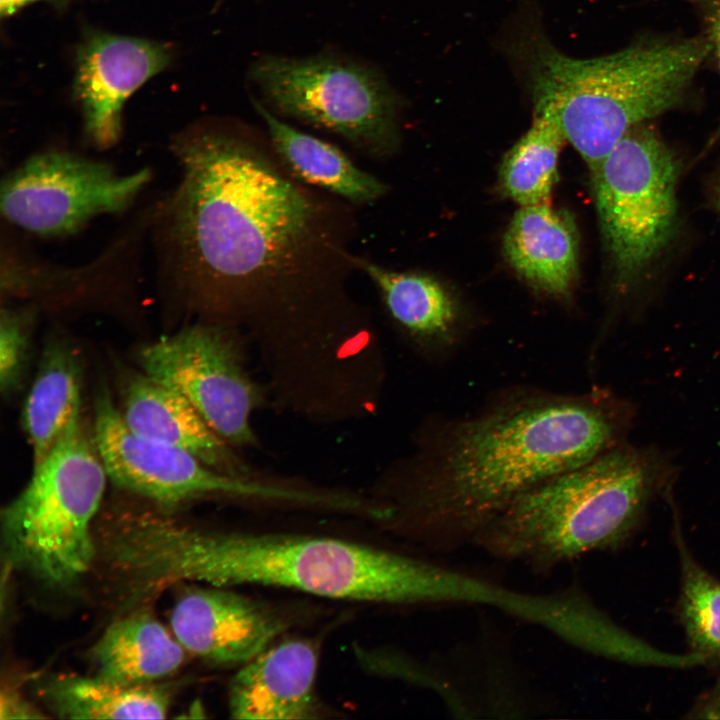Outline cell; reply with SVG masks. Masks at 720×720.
<instances>
[{
  "label": "cell",
  "mask_w": 720,
  "mask_h": 720,
  "mask_svg": "<svg viewBox=\"0 0 720 720\" xmlns=\"http://www.w3.org/2000/svg\"><path fill=\"white\" fill-rule=\"evenodd\" d=\"M174 152L182 175L171 232L192 280L244 292L298 272L315 243L317 210L297 186L226 131L194 130Z\"/></svg>",
  "instance_id": "obj_3"
},
{
  "label": "cell",
  "mask_w": 720,
  "mask_h": 720,
  "mask_svg": "<svg viewBox=\"0 0 720 720\" xmlns=\"http://www.w3.org/2000/svg\"><path fill=\"white\" fill-rule=\"evenodd\" d=\"M686 4L699 23V34L709 49L708 64H712L720 77V0H677ZM720 142V119L707 140L700 158Z\"/></svg>",
  "instance_id": "obj_27"
},
{
  "label": "cell",
  "mask_w": 720,
  "mask_h": 720,
  "mask_svg": "<svg viewBox=\"0 0 720 720\" xmlns=\"http://www.w3.org/2000/svg\"><path fill=\"white\" fill-rule=\"evenodd\" d=\"M81 370L79 355L66 340L46 344L21 413L33 468L81 418Z\"/></svg>",
  "instance_id": "obj_21"
},
{
  "label": "cell",
  "mask_w": 720,
  "mask_h": 720,
  "mask_svg": "<svg viewBox=\"0 0 720 720\" xmlns=\"http://www.w3.org/2000/svg\"><path fill=\"white\" fill-rule=\"evenodd\" d=\"M138 362L143 373L190 402L227 444L252 440L258 394L224 330L201 324L182 328L145 344Z\"/></svg>",
  "instance_id": "obj_11"
},
{
  "label": "cell",
  "mask_w": 720,
  "mask_h": 720,
  "mask_svg": "<svg viewBox=\"0 0 720 720\" xmlns=\"http://www.w3.org/2000/svg\"><path fill=\"white\" fill-rule=\"evenodd\" d=\"M42 696L65 719H163L172 701L167 685H127L98 675H58L45 682Z\"/></svg>",
  "instance_id": "obj_23"
},
{
  "label": "cell",
  "mask_w": 720,
  "mask_h": 720,
  "mask_svg": "<svg viewBox=\"0 0 720 720\" xmlns=\"http://www.w3.org/2000/svg\"><path fill=\"white\" fill-rule=\"evenodd\" d=\"M709 198L714 210L720 215V168L712 177L709 187Z\"/></svg>",
  "instance_id": "obj_30"
},
{
  "label": "cell",
  "mask_w": 720,
  "mask_h": 720,
  "mask_svg": "<svg viewBox=\"0 0 720 720\" xmlns=\"http://www.w3.org/2000/svg\"><path fill=\"white\" fill-rule=\"evenodd\" d=\"M681 590L679 616L691 653L720 666V580L701 566L676 528Z\"/></svg>",
  "instance_id": "obj_25"
},
{
  "label": "cell",
  "mask_w": 720,
  "mask_h": 720,
  "mask_svg": "<svg viewBox=\"0 0 720 720\" xmlns=\"http://www.w3.org/2000/svg\"><path fill=\"white\" fill-rule=\"evenodd\" d=\"M127 425L136 433L186 451L208 466L236 475L227 443L183 396L145 373L123 388Z\"/></svg>",
  "instance_id": "obj_19"
},
{
  "label": "cell",
  "mask_w": 720,
  "mask_h": 720,
  "mask_svg": "<svg viewBox=\"0 0 720 720\" xmlns=\"http://www.w3.org/2000/svg\"><path fill=\"white\" fill-rule=\"evenodd\" d=\"M33 313L6 307L0 318V390L10 398L22 387L31 347Z\"/></svg>",
  "instance_id": "obj_26"
},
{
  "label": "cell",
  "mask_w": 720,
  "mask_h": 720,
  "mask_svg": "<svg viewBox=\"0 0 720 720\" xmlns=\"http://www.w3.org/2000/svg\"><path fill=\"white\" fill-rule=\"evenodd\" d=\"M681 161L656 127L630 129L591 172L614 289L633 292L678 233Z\"/></svg>",
  "instance_id": "obj_7"
},
{
  "label": "cell",
  "mask_w": 720,
  "mask_h": 720,
  "mask_svg": "<svg viewBox=\"0 0 720 720\" xmlns=\"http://www.w3.org/2000/svg\"><path fill=\"white\" fill-rule=\"evenodd\" d=\"M319 653L308 639L275 642L239 666L228 690L231 718L299 720L319 717Z\"/></svg>",
  "instance_id": "obj_16"
},
{
  "label": "cell",
  "mask_w": 720,
  "mask_h": 720,
  "mask_svg": "<svg viewBox=\"0 0 720 720\" xmlns=\"http://www.w3.org/2000/svg\"><path fill=\"white\" fill-rule=\"evenodd\" d=\"M534 114L552 122L594 170L634 126L686 108L709 49L702 36L642 32L617 51L574 58L533 21L507 47Z\"/></svg>",
  "instance_id": "obj_4"
},
{
  "label": "cell",
  "mask_w": 720,
  "mask_h": 720,
  "mask_svg": "<svg viewBox=\"0 0 720 720\" xmlns=\"http://www.w3.org/2000/svg\"><path fill=\"white\" fill-rule=\"evenodd\" d=\"M93 436L108 478L119 488L166 510L211 496L308 506L320 501L318 492L224 473L186 451L136 433L105 387L95 400Z\"/></svg>",
  "instance_id": "obj_9"
},
{
  "label": "cell",
  "mask_w": 720,
  "mask_h": 720,
  "mask_svg": "<svg viewBox=\"0 0 720 720\" xmlns=\"http://www.w3.org/2000/svg\"><path fill=\"white\" fill-rule=\"evenodd\" d=\"M143 574L158 592L182 583L264 586L389 605H476L483 581L405 552L330 536L207 530L170 514L148 528Z\"/></svg>",
  "instance_id": "obj_2"
},
{
  "label": "cell",
  "mask_w": 720,
  "mask_h": 720,
  "mask_svg": "<svg viewBox=\"0 0 720 720\" xmlns=\"http://www.w3.org/2000/svg\"><path fill=\"white\" fill-rule=\"evenodd\" d=\"M252 103L275 151L302 181L359 204L373 202L386 192L384 183L357 167L338 147L281 121L258 99Z\"/></svg>",
  "instance_id": "obj_22"
},
{
  "label": "cell",
  "mask_w": 720,
  "mask_h": 720,
  "mask_svg": "<svg viewBox=\"0 0 720 720\" xmlns=\"http://www.w3.org/2000/svg\"><path fill=\"white\" fill-rule=\"evenodd\" d=\"M37 0H0L2 16H10L23 6Z\"/></svg>",
  "instance_id": "obj_31"
},
{
  "label": "cell",
  "mask_w": 720,
  "mask_h": 720,
  "mask_svg": "<svg viewBox=\"0 0 720 720\" xmlns=\"http://www.w3.org/2000/svg\"><path fill=\"white\" fill-rule=\"evenodd\" d=\"M1 718H39L42 717L21 696L7 690L1 696Z\"/></svg>",
  "instance_id": "obj_28"
},
{
  "label": "cell",
  "mask_w": 720,
  "mask_h": 720,
  "mask_svg": "<svg viewBox=\"0 0 720 720\" xmlns=\"http://www.w3.org/2000/svg\"><path fill=\"white\" fill-rule=\"evenodd\" d=\"M149 178L146 169L121 175L103 162L71 153H40L3 180L1 212L33 234L65 236L96 216L125 209Z\"/></svg>",
  "instance_id": "obj_10"
},
{
  "label": "cell",
  "mask_w": 720,
  "mask_h": 720,
  "mask_svg": "<svg viewBox=\"0 0 720 720\" xmlns=\"http://www.w3.org/2000/svg\"><path fill=\"white\" fill-rule=\"evenodd\" d=\"M510 616L539 626L575 648L616 661L670 668L703 663L691 652L667 653L635 637L575 585L553 592L519 590Z\"/></svg>",
  "instance_id": "obj_15"
},
{
  "label": "cell",
  "mask_w": 720,
  "mask_h": 720,
  "mask_svg": "<svg viewBox=\"0 0 720 720\" xmlns=\"http://www.w3.org/2000/svg\"><path fill=\"white\" fill-rule=\"evenodd\" d=\"M188 652L146 606L117 617L90 651L98 676L127 685L157 683L176 672Z\"/></svg>",
  "instance_id": "obj_20"
},
{
  "label": "cell",
  "mask_w": 720,
  "mask_h": 720,
  "mask_svg": "<svg viewBox=\"0 0 720 720\" xmlns=\"http://www.w3.org/2000/svg\"><path fill=\"white\" fill-rule=\"evenodd\" d=\"M378 288L384 305L416 348L436 362H446L466 345L469 330L458 299L441 282L415 272L389 270L352 258Z\"/></svg>",
  "instance_id": "obj_17"
},
{
  "label": "cell",
  "mask_w": 720,
  "mask_h": 720,
  "mask_svg": "<svg viewBox=\"0 0 720 720\" xmlns=\"http://www.w3.org/2000/svg\"><path fill=\"white\" fill-rule=\"evenodd\" d=\"M693 712L697 718L720 719V679Z\"/></svg>",
  "instance_id": "obj_29"
},
{
  "label": "cell",
  "mask_w": 720,
  "mask_h": 720,
  "mask_svg": "<svg viewBox=\"0 0 720 720\" xmlns=\"http://www.w3.org/2000/svg\"><path fill=\"white\" fill-rule=\"evenodd\" d=\"M248 78L279 115L337 134L372 156L398 145L401 100L374 66L328 53L264 54L251 63Z\"/></svg>",
  "instance_id": "obj_8"
},
{
  "label": "cell",
  "mask_w": 720,
  "mask_h": 720,
  "mask_svg": "<svg viewBox=\"0 0 720 720\" xmlns=\"http://www.w3.org/2000/svg\"><path fill=\"white\" fill-rule=\"evenodd\" d=\"M170 49L159 42L99 31L86 33L76 53L74 93L85 131L100 148L121 134L122 107L149 78L167 67Z\"/></svg>",
  "instance_id": "obj_14"
},
{
  "label": "cell",
  "mask_w": 720,
  "mask_h": 720,
  "mask_svg": "<svg viewBox=\"0 0 720 720\" xmlns=\"http://www.w3.org/2000/svg\"><path fill=\"white\" fill-rule=\"evenodd\" d=\"M668 475L657 452L622 443L521 494L474 546L540 575L586 554L614 550L632 535Z\"/></svg>",
  "instance_id": "obj_5"
},
{
  "label": "cell",
  "mask_w": 720,
  "mask_h": 720,
  "mask_svg": "<svg viewBox=\"0 0 720 720\" xmlns=\"http://www.w3.org/2000/svg\"><path fill=\"white\" fill-rule=\"evenodd\" d=\"M631 405L605 389L512 386L480 407L440 416L382 500L381 524L435 555L474 546L517 497L622 444Z\"/></svg>",
  "instance_id": "obj_1"
},
{
  "label": "cell",
  "mask_w": 720,
  "mask_h": 720,
  "mask_svg": "<svg viewBox=\"0 0 720 720\" xmlns=\"http://www.w3.org/2000/svg\"><path fill=\"white\" fill-rule=\"evenodd\" d=\"M232 588L188 587L175 602L171 631L189 654L216 665L241 666L288 628L279 609Z\"/></svg>",
  "instance_id": "obj_13"
},
{
  "label": "cell",
  "mask_w": 720,
  "mask_h": 720,
  "mask_svg": "<svg viewBox=\"0 0 720 720\" xmlns=\"http://www.w3.org/2000/svg\"><path fill=\"white\" fill-rule=\"evenodd\" d=\"M428 662L434 693L455 718H530L559 710L491 631L479 632Z\"/></svg>",
  "instance_id": "obj_12"
},
{
  "label": "cell",
  "mask_w": 720,
  "mask_h": 720,
  "mask_svg": "<svg viewBox=\"0 0 720 720\" xmlns=\"http://www.w3.org/2000/svg\"><path fill=\"white\" fill-rule=\"evenodd\" d=\"M108 475L93 433L77 420L2 512L9 563L66 588L95 566L94 519Z\"/></svg>",
  "instance_id": "obj_6"
},
{
  "label": "cell",
  "mask_w": 720,
  "mask_h": 720,
  "mask_svg": "<svg viewBox=\"0 0 720 720\" xmlns=\"http://www.w3.org/2000/svg\"><path fill=\"white\" fill-rule=\"evenodd\" d=\"M514 271L537 291L557 300L570 298L578 275L579 238L569 212L551 203L521 206L503 241Z\"/></svg>",
  "instance_id": "obj_18"
},
{
  "label": "cell",
  "mask_w": 720,
  "mask_h": 720,
  "mask_svg": "<svg viewBox=\"0 0 720 720\" xmlns=\"http://www.w3.org/2000/svg\"><path fill=\"white\" fill-rule=\"evenodd\" d=\"M565 142L554 122L534 114L531 127L507 152L500 166L504 194L520 207L550 203Z\"/></svg>",
  "instance_id": "obj_24"
}]
</instances>
